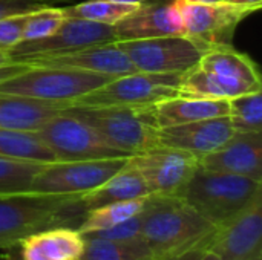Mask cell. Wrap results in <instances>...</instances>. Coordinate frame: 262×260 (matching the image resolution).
Masks as SVG:
<instances>
[{
    "instance_id": "cell-19",
    "label": "cell",
    "mask_w": 262,
    "mask_h": 260,
    "mask_svg": "<svg viewBox=\"0 0 262 260\" xmlns=\"http://www.w3.org/2000/svg\"><path fill=\"white\" fill-rule=\"evenodd\" d=\"M84 236L74 227H55L38 231L20 242L21 260H80Z\"/></svg>"
},
{
    "instance_id": "cell-42",
    "label": "cell",
    "mask_w": 262,
    "mask_h": 260,
    "mask_svg": "<svg viewBox=\"0 0 262 260\" xmlns=\"http://www.w3.org/2000/svg\"><path fill=\"white\" fill-rule=\"evenodd\" d=\"M41 2H43V3H46V5H49V2H51V0H41Z\"/></svg>"
},
{
    "instance_id": "cell-17",
    "label": "cell",
    "mask_w": 262,
    "mask_h": 260,
    "mask_svg": "<svg viewBox=\"0 0 262 260\" xmlns=\"http://www.w3.org/2000/svg\"><path fill=\"white\" fill-rule=\"evenodd\" d=\"M235 133L227 116L201 120L187 124L163 127L158 132L160 144L184 150L198 161L226 144Z\"/></svg>"
},
{
    "instance_id": "cell-35",
    "label": "cell",
    "mask_w": 262,
    "mask_h": 260,
    "mask_svg": "<svg viewBox=\"0 0 262 260\" xmlns=\"http://www.w3.org/2000/svg\"><path fill=\"white\" fill-rule=\"evenodd\" d=\"M28 67V64L25 63H18V61H11L8 64H2L0 66V81H3L5 78L11 77V75H15L21 70H25Z\"/></svg>"
},
{
    "instance_id": "cell-37",
    "label": "cell",
    "mask_w": 262,
    "mask_h": 260,
    "mask_svg": "<svg viewBox=\"0 0 262 260\" xmlns=\"http://www.w3.org/2000/svg\"><path fill=\"white\" fill-rule=\"evenodd\" d=\"M6 253L2 254L0 260H21L20 256V251H18V247H12V248H8L5 250Z\"/></svg>"
},
{
    "instance_id": "cell-26",
    "label": "cell",
    "mask_w": 262,
    "mask_h": 260,
    "mask_svg": "<svg viewBox=\"0 0 262 260\" xmlns=\"http://www.w3.org/2000/svg\"><path fill=\"white\" fill-rule=\"evenodd\" d=\"M138 5L117 3L111 0H88L77 5L61 8L64 17L83 18L89 21H97L103 25H117L126 15H129Z\"/></svg>"
},
{
    "instance_id": "cell-9",
    "label": "cell",
    "mask_w": 262,
    "mask_h": 260,
    "mask_svg": "<svg viewBox=\"0 0 262 260\" xmlns=\"http://www.w3.org/2000/svg\"><path fill=\"white\" fill-rule=\"evenodd\" d=\"M129 156L88 159V161H54L46 162L35 175L31 192L46 195H78L83 196L111 176L120 172Z\"/></svg>"
},
{
    "instance_id": "cell-8",
    "label": "cell",
    "mask_w": 262,
    "mask_h": 260,
    "mask_svg": "<svg viewBox=\"0 0 262 260\" xmlns=\"http://www.w3.org/2000/svg\"><path fill=\"white\" fill-rule=\"evenodd\" d=\"M183 74L132 72L111 80L72 106H155L180 95Z\"/></svg>"
},
{
    "instance_id": "cell-33",
    "label": "cell",
    "mask_w": 262,
    "mask_h": 260,
    "mask_svg": "<svg viewBox=\"0 0 262 260\" xmlns=\"http://www.w3.org/2000/svg\"><path fill=\"white\" fill-rule=\"evenodd\" d=\"M43 6L48 5L43 3L41 0H0V18L12 14L32 12Z\"/></svg>"
},
{
    "instance_id": "cell-24",
    "label": "cell",
    "mask_w": 262,
    "mask_h": 260,
    "mask_svg": "<svg viewBox=\"0 0 262 260\" xmlns=\"http://www.w3.org/2000/svg\"><path fill=\"white\" fill-rule=\"evenodd\" d=\"M0 156L38 162L57 161L38 132L32 130L0 129Z\"/></svg>"
},
{
    "instance_id": "cell-31",
    "label": "cell",
    "mask_w": 262,
    "mask_h": 260,
    "mask_svg": "<svg viewBox=\"0 0 262 260\" xmlns=\"http://www.w3.org/2000/svg\"><path fill=\"white\" fill-rule=\"evenodd\" d=\"M29 12L23 14H12L0 18V49L9 51L12 46L21 41L25 23Z\"/></svg>"
},
{
    "instance_id": "cell-39",
    "label": "cell",
    "mask_w": 262,
    "mask_h": 260,
    "mask_svg": "<svg viewBox=\"0 0 262 260\" xmlns=\"http://www.w3.org/2000/svg\"><path fill=\"white\" fill-rule=\"evenodd\" d=\"M111 2H117V3H127V5H141L146 0H111Z\"/></svg>"
},
{
    "instance_id": "cell-7",
    "label": "cell",
    "mask_w": 262,
    "mask_h": 260,
    "mask_svg": "<svg viewBox=\"0 0 262 260\" xmlns=\"http://www.w3.org/2000/svg\"><path fill=\"white\" fill-rule=\"evenodd\" d=\"M37 132L52 150L57 161H88L129 156L112 147L95 129L66 112V109L49 118Z\"/></svg>"
},
{
    "instance_id": "cell-22",
    "label": "cell",
    "mask_w": 262,
    "mask_h": 260,
    "mask_svg": "<svg viewBox=\"0 0 262 260\" xmlns=\"http://www.w3.org/2000/svg\"><path fill=\"white\" fill-rule=\"evenodd\" d=\"M149 196L147 185L140 175V172L129 164L111 176L106 182H103L95 190L81 196V204L84 210H92L106 204L121 202V201H132Z\"/></svg>"
},
{
    "instance_id": "cell-34",
    "label": "cell",
    "mask_w": 262,
    "mask_h": 260,
    "mask_svg": "<svg viewBox=\"0 0 262 260\" xmlns=\"http://www.w3.org/2000/svg\"><path fill=\"white\" fill-rule=\"evenodd\" d=\"M210 238H212V236H210ZM210 238H209L207 241L198 244L196 247H193V248H190V250H187V251H184V253H181V254H178V256H173V257H169V259L166 260H200L204 256V253L207 251Z\"/></svg>"
},
{
    "instance_id": "cell-18",
    "label": "cell",
    "mask_w": 262,
    "mask_h": 260,
    "mask_svg": "<svg viewBox=\"0 0 262 260\" xmlns=\"http://www.w3.org/2000/svg\"><path fill=\"white\" fill-rule=\"evenodd\" d=\"M196 66L230 86L236 97L261 90V75L256 63L247 54L238 52L232 46L207 49Z\"/></svg>"
},
{
    "instance_id": "cell-15",
    "label": "cell",
    "mask_w": 262,
    "mask_h": 260,
    "mask_svg": "<svg viewBox=\"0 0 262 260\" xmlns=\"http://www.w3.org/2000/svg\"><path fill=\"white\" fill-rule=\"evenodd\" d=\"M114 31L115 41L138 40L164 35H184V25L175 0H146L114 25Z\"/></svg>"
},
{
    "instance_id": "cell-36",
    "label": "cell",
    "mask_w": 262,
    "mask_h": 260,
    "mask_svg": "<svg viewBox=\"0 0 262 260\" xmlns=\"http://www.w3.org/2000/svg\"><path fill=\"white\" fill-rule=\"evenodd\" d=\"M229 3H233V5H238V6H250V8H255L256 11L261 9L262 0H226Z\"/></svg>"
},
{
    "instance_id": "cell-25",
    "label": "cell",
    "mask_w": 262,
    "mask_h": 260,
    "mask_svg": "<svg viewBox=\"0 0 262 260\" xmlns=\"http://www.w3.org/2000/svg\"><path fill=\"white\" fill-rule=\"evenodd\" d=\"M146 198L106 204V205L88 210L83 221L77 227V230L83 236H86V234H91L95 231H101V230H107L111 227H115V225L140 215L144 208Z\"/></svg>"
},
{
    "instance_id": "cell-14",
    "label": "cell",
    "mask_w": 262,
    "mask_h": 260,
    "mask_svg": "<svg viewBox=\"0 0 262 260\" xmlns=\"http://www.w3.org/2000/svg\"><path fill=\"white\" fill-rule=\"evenodd\" d=\"M28 66H51V67H72L111 77L127 75L137 72L127 55L115 44H95L61 54L34 55L15 60Z\"/></svg>"
},
{
    "instance_id": "cell-12",
    "label": "cell",
    "mask_w": 262,
    "mask_h": 260,
    "mask_svg": "<svg viewBox=\"0 0 262 260\" xmlns=\"http://www.w3.org/2000/svg\"><path fill=\"white\" fill-rule=\"evenodd\" d=\"M115 40V31L111 25L66 17L63 25L52 35L40 40L20 41L12 46L8 54L11 61H15L25 57L61 54L88 46L114 43Z\"/></svg>"
},
{
    "instance_id": "cell-41",
    "label": "cell",
    "mask_w": 262,
    "mask_h": 260,
    "mask_svg": "<svg viewBox=\"0 0 262 260\" xmlns=\"http://www.w3.org/2000/svg\"><path fill=\"white\" fill-rule=\"evenodd\" d=\"M189 3H216V2H221V0H186Z\"/></svg>"
},
{
    "instance_id": "cell-43",
    "label": "cell",
    "mask_w": 262,
    "mask_h": 260,
    "mask_svg": "<svg viewBox=\"0 0 262 260\" xmlns=\"http://www.w3.org/2000/svg\"><path fill=\"white\" fill-rule=\"evenodd\" d=\"M255 260H261V257H258V259H255Z\"/></svg>"
},
{
    "instance_id": "cell-13",
    "label": "cell",
    "mask_w": 262,
    "mask_h": 260,
    "mask_svg": "<svg viewBox=\"0 0 262 260\" xmlns=\"http://www.w3.org/2000/svg\"><path fill=\"white\" fill-rule=\"evenodd\" d=\"M261 242L262 195L241 215L213 231L207 251L218 260H255L261 257Z\"/></svg>"
},
{
    "instance_id": "cell-21",
    "label": "cell",
    "mask_w": 262,
    "mask_h": 260,
    "mask_svg": "<svg viewBox=\"0 0 262 260\" xmlns=\"http://www.w3.org/2000/svg\"><path fill=\"white\" fill-rule=\"evenodd\" d=\"M160 129L229 115V100L177 95L154 106Z\"/></svg>"
},
{
    "instance_id": "cell-38",
    "label": "cell",
    "mask_w": 262,
    "mask_h": 260,
    "mask_svg": "<svg viewBox=\"0 0 262 260\" xmlns=\"http://www.w3.org/2000/svg\"><path fill=\"white\" fill-rule=\"evenodd\" d=\"M8 63H11L9 54H8L6 51H2V49H0V66H2V64H8Z\"/></svg>"
},
{
    "instance_id": "cell-28",
    "label": "cell",
    "mask_w": 262,
    "mask_h": 260,
    "mask_svg": "<svg viewBox=\"0 0 262 260\" xmlns=\"http://www.w3.org/2000/svg\"><path fill=\"white\" fill-rule=\"evenodd\" d=\"M229 120L235 132L262 133V92L255 90L229 100Z\"/></svg>"
},
{
    "instance_id": "cell-11",
    "label": "cell",
    "mask_w": 262,
    "mask_h": 260,
    "mask_svg": "<svg viewBox=\"0 0 262 260\" xmlns=\"http://www.w3.org/2000/svg\"><path fill=\"white\" fill-rule=\"evenodd\" d=\"M129 164L143 176L149 195L157 196H178L200 166L193 155L163 144L129 156Z\"/></svg>"
},
{
    "instance_id": "cell-4",
    "label": "cell",
    "mask_w": 262,
    "mask_h": 260,
    "mask_svg": "<svg viewBox=\"0 0 262 260\" xmlns=\"http://www.w3.org/2000/svg\"><path fill=\"white\" fill-rule=\"evenodd\" d=\"M66 112L129 156L160 144L154 106H69Z\"/></svg>"
},
{
    "instance_id": "cell-30",
    "label": "cell",
    "mask_w": 262,
    "mask_h": 260,
    "mask_svg": "<svg viewBox=\"0 0 262 260\" xmlns=\"http://www.w3.org/2000/svg\"><path fill=\"white\" fill-rule=\"evenodd\" d=\"M64 20H66V17H64L61 8L48 5L40 9H35V11L29 12L28 18H26L21 41L46 38V37L52 35L63 25Z\"/></svg>"
},
{
    "instance_id": "cell-40",
    "label": "cell",
    "mask_w": 262,
    "mask_h": 260,
    "mask_svg": "<svg viewBox=\"0 0 262 260\" xmlns=\"http://www.w3.org/2000/svg\"><path fill=\"white\" fill-rule=\"evenodd\" d=\"M200 260H218V257H216L213 253H210V251H206V253H204V256H203V257H201Z\"/></svg>"
},
{
    "instance_id": "cell-16",
    "label": "cell",
    "mask_w": 262,
    "mask_h": 260,
    "mask_svg": "<svg viewBox=\"0 0 262 260\" xmlns=\"http://www.w3.org/2000/svg\"><path fill=\"white\" fill-rule=\"evenodd\" d=\"M200 167L227 175H236L262 182V133L235 132L215 152L203 156Z\"/></svg>"
},
{
    "instance_id": "cell-6",
    "label": "cell",
    "mask_w": 262,
    "mask_h": 260,
    "mask_svg": "<svg viewBox=\"0 0 262 260\" xmlns=\"http://www.w3.org/2000/svg\"><path fill=\"white\" fill-rule=\"evenodd\" d=\"M130 60L135 70L147 74H184L195 67L206 46L187 35H164L114 41Z\"/></svg>"
},
{
    "instance_id": "cell-10",
    "label": "cell",
    "mask_w": 262,
    "mask_h": 260,
    "mask_svg": "<svg viewBox=\"0 0 262 260\" xmlns=\"http://www.w3.org/2000/svg\"><path fill=\"white\" fill-rule=\"evenodd\" d=\"M183 17L184 35L207 49L232 46V38L243 20L256 12L250 6H238L226 0L216 3H189L175 0Z\"/></svg>"
},
{
    "instance_id": "cell-20",
    "label": "cell",
    "mask_w": 262,
    "mask_h": 260,
    "mask_svg": "<svg viewBox=\"0 0 262 260\" xmlns=\"http://www.w3.org/2000/svg\"><path fill=\"white\" fill-rule=\"evenodd\" d=\"M69 103L41 101L0 93V129L37 132L49 118L68 109Z\"/></svg>"
},
{
    "instance_id": "cell-29",
    "label": "cell",
    "mask_w": 262,
    "mask_h": 260,
    "mask_svg": "<svg viewBox=\"0 0 262 260\" xmlns=\"http://www.w3.org/2000/svg\"><path fill=\"white\" fill-rule=\"evenodd\" d=\"M45 164L0 156V195L31 192L32 181Z\"/></svg>"
},
{
    "instance_id": "cell-32",
    "label": "cell",
    "mask_w": 262,
    "mask_h": 260,
    "mask_svg": "<svg viewBox=\"0 0 262 260\" xmlns=\"http://www.w3.org/2000/svg\"><path fill=\"white\" fill-rule=\"evenodd\" d=\"M141 227H143V215H137L115 227H111L107 230L95 231L91 234H86L84 238H107V239H135L141 238Z\"/></svg>"
},
{
    "instance_id": "cell-2",
    "label": "cell",
    "mask_w": 262,
    "mask_h": 260,
    "mask_svg": "<svg viewBox=\"0 0 262 260\" xmlns=\"http://www.w3.org/2000/svg\"><path fill=\"white\" fill-rule=\"evenodd\" d=\"M141 215V238L157 260H166L196 247L216 230L180 196L149 195Z\"/></svg>"
},
{
    "instance_id": "cell-23",
    "label": "cell",
    "mask_w": 262,
    "mask_h": 260,
    "mask_svg": "<svg viewBox=\"0 0 262 260\" xmlns=\"http://www.w3.org/2000/svg\"><path fill=\"white\" fill-rule=\"evenodd\" d=\"M80 260H157L143 238L107 239L84 238Z\"/></svg>"
},
{
    "instance_id": "cell-5",
    "label": "cell",
    "mask_w": 262,
    "mask_h": 260,
    "mask_svg": "<svg viewBox=\"0 0 262 260\" xmlns=\"http://www.w3.org/2000/svg\"><path fill=\"white\" fill-rule=\"evenodd\" d=\"M114 78L111 75L72 67L28 66L25 70L0 81V93L69 103L72 106Z\"/></svg>"
},
{
    "instance_id": "cell-1",
    "label": "cell",
    "mask_w": 262,
    "mask_h": 260,
    "mask_svg": "<svg viewBox=\"0 0 262 260\" xmlns=\"http://www.w3.org/2000/svg\"><path fill=\"white\" fill-rule=\"evenodd\" d=\"M84 215L78 195L35 192L0 195V250L18 247L26 238L48 228H77Z\"/></svg>"
},
{
    "instance_id": "cell-3",
    "label": "cell",
    "mask_w": 262,
    "mask_h": 260,
    "mask_svg": "<svg viewBox=\"0 0 262 260\" xmlns=\"http://www.w3.org/2000/svg\"><path fill=\"white\" fill-rule=\"evenodd\" d=\"M262 195V182L198 166L180 198L216 228L241 215Z\"/></svg>"
},
{
    "instance_id": "cell-27",
    "label": "cell",
    "mask_w": 262,
    "mask_h": 260,
    "mask_svg": "<svg viewBox=\"0 0 262 260\" xmlns=\"http://www.w3.org/2000/svg\"><path fill=\"white\" fill-rule=\"evenodd\" d=\"M180 95L213 100H230L236 97L230 86H227L218 77L203 70L198 66L192 67L190 70L181 75Z\"/></svg>"
}]
</instances>
